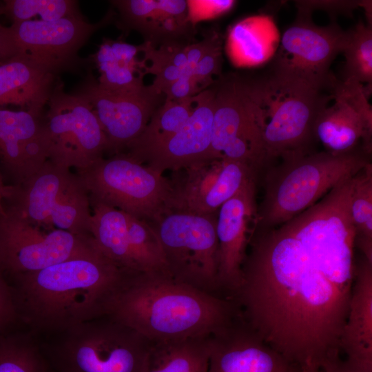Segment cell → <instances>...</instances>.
Listing matches in <instances>:
<instances>
[{
  "label": "cell",
  "mask_w": 372,
  "mask_h": 372,
  "mask_svg": "<svg viewBox=\"0 0 372 372\" xmlns=\"http://www.w3.org/2000/svg\"><path fill=\"white\" fill-rule=\"evenodd\" d=\"M231 297L248 327L291 364L340 354L355 270L309 253L282 225L255 229Z\"/></svg>",
  "instance_id": "1"
},
{
  "label": "cell",
  "mask_w": 372,
  "mask_h": 372,
  "mask_svg": "<svg viewBox=\"0 0 372 372\" xmlns=\"http://www.w3.org/2000/svg\"><path fill=\"white\" fill-rule=\"evenodd\" d=\"M238 313L231 298L196 289L168 271H156L125 273L104 316L157 342L208 337Z\"/></svg>",
  "instance_id": "2"
},
{
  "label": "cell",
  "mask_w": 372,
  "mask_h": 372,
  "mask_svg": "<svg viewBox=\"0 0 372 372\" xmlns=\"http://www.w3.org/2000/svg\"><path fill=\"white\" fill-rule=\"evenodd\" d=\"M125 273L98 251L6 279L19 319L39 329L66 331L104 316Z\"/></svg>",
  "instance_id": "3"
},
{
  "label": "cell",
  "mask_w": 372,
  "mask_h": 372,
  "mask_svg": "<svg viewBox=\"0 0 372 372\" xmlns=\"http://www.w3.org/2000/svg\"><path fill=\"white\" fill-rule=\"evenodd\" d=\"M237 76L245 105L262 132L269 163L311 153L316 119L332 94L291 86L271 74Z\"/></svg>",
  "instance_id": "4"
},
{
  "label": "cell",
  "mask_w": 372,
  "mask_h": 372,
  "mask_svg": "<svg viewBox=\"0 0 372 372\" xmlns=\"http://www.w3.org/2000/svg\"><path fill=\"white\" fill-rule=\"evenodd\" d=\"M362 148L348 153H309L282 160L264 178L256 229L281 226L305 211L369 161Z\"/></svg>",
  "instance_id": "5"
},
{
  "label": "cell",
  "mask_w": 372,
  "mask_h": 372,
  "mask_svg": "<svg viewBox=\"0 0 372 372\" xmlns=\"http://www.w3.org/2000/svg\"><path fill=\"white\" fill-rule=\"evenodd\" d=\"M6 212L48 229L91 235L89 194L76 173L47 160L19 185L10 186Z\"/></svg>",
  "instance_id": "6"
},
{
  "label": "cell",
  "mask_w": 372,
  "mask_h": 372,
  "mask_svg": "<svg viewBox=\"0 0 372 372\" xmlns=\"http://www.w3.org/2000/svg\"><path fill=\"white\" fill-rule=\"evenodd\" d=\"M115 13L110 10L95 23L83 17L56 21L39 19L12 23L0 32V63L21 57L58 76L61 72L79 73L91 63L79 55L80 49L100 28L110 23Z\"/></svg>",
  "instance_id": "7"
},
{
  "label": "cell",
  "mask_w": 372,
  "mask_h": 372,
  "mask_svg": "<svg viewBox=\"0 0 372 372\" xmlns=\"http://www.w3.org/2000/svg\"><path fill=\"white\" fill-rule=\"evenodd\" d=\"M76 173L90 198L147 223L170 210L169 179L125 152L103 157Z\"/></svg>",
  "instance_id": "8"
},
{
  "label": "cell",
  "mask_w": 372,
  "mask_h": 372,
  "mask_svg": "<svg viewBox=\"0 0 372 372\" xmlns=\"http://www.w3.org/2000/svg\"><path fill=\"white\" fill-rule=\"evenodd\" d=\"M217 213L167 211L148 223L160 241L169 273L201 291L220 296Z\"/></svg>",
  "instance_id": "9"
},
{
  "label": "cell",
  "mask_w": 372,
  "mask_h": 372,
  "mask_svg": "<svg viewBox=\"0 0 372 372\" xmlns=\"http://www.w3.org/2000/svg\"><path fill=\"white\" fill-rule=\"evenodd\" d=\"M65 332L57 352L60 372H141L152 343L107 316Z\"/></svg>",
  "instance_id": "10"
},
{
  "label": "cell",
  "mask_w": 372,
  "mask_h": 372,
  "mask_svg": "<svg viewBox=\"0 0 372 372\" xmlns=\"http://www.w3.org/2000/svg\"><path fill=\"white\" fill-rule=\"evenodd\" d=\"M347 36L335 22L318 26L311 17L297 16L280 39L270 74L279 81L313 92L330 87L335 78L329 72L342 53Z\"/></svg>",
  "instance_id": "11"
},
{
  "label": "cell",
  "mask_w": 372,
  "mask_h": 372,
  "mask_svg": "<svg viewBox=\"0 0 372 372\" xmlns=\"http://www.w3.org/2000/svg\"><path fill=\"white\" fill-rule=\"evenodd\" d=\"M44 112L48 160L76 170L87 168L103 157L107 140L89 103L65 91L59 77Z\"/></svg>",
  "instance_id": "12"
},
{
  "label": "cell",
  "mask_w": 372,
  "mask_h": 372,
  "mask_svg": "<svg viewBox=\"0 0 372 372\" xmlns=\"http://www.w3.org/2000/svg\"><path fill=\"white\" fill-rule=\"evenodd\" d=\"M98 251L91 235L48 229L9 212L0 216V270L6 278Z\"/></svg>",
  "instance_id": "13"
},
{
  "label": "cell",
  "mask_w": 372,
  "mask_h": 372,
  "mask_svg": "<svg viewBox=\"0 0 372 372\" xmlns=\"http://www.w3.org/2000/svg\"><path fill=\"white\" fill-rule=\"evenodd\" d=\"M214 111L211 154L246 164L257 173L269 164L262 134L243 101L237 74L213 84Z\"/></svg>",
  "instance_id": "14"
},
{
  "label": "cell",
  "mask_w": 372,
  "mask_h": 372,
  "mask_svg": "<svg viewBox=\"0 0 372 372\" xmlns=\"http://www.w3.org/2000/svg\"><path fill=\"white\" fill-rule=\"evenodd\" d=\"M73 93L90 105L107 140L110 156L123 152L145 129L161 104L162 94L152 85L133 92L103 88L90 71Z\"/></svg>",
  "instance_id": "15"
},
{
  "label": "cell",
  "mask_w": 372,
  "mask_h": 372,
  "mask_svg": "<svg viewBox=\"0 0 372 372\" xmlns=\"http://www.w3.org/2000/svg\"><path fill=\"white\" fill-rule=\"evenodd\" d=\"M334 103L319 114L315 125V136L327 152L343 154L357 149L371 153L372 108L369 92L362 84L350 80L334 79L331 87Z\"/></svg>",
  "instance_id": "16"
},
{
  "label": "cell",
  "mask_w": 372,
  "mask_h": 372,
  "mask_svg": "<svg viewBox=\"0 0 372 372\" xmlns=\"http://www.w3.org/2000/svg\"><path fill=\"white\" fill-rule=\"evenodd\" d=\"M256 179L249 180L217 214L218 284L230 298L240 285L247 249L257 226Z\"/></svg>",
  "instance_id": "17"
},
{
  "label": "cell",
  "mask_w": 372,
  "mask_h": 372,
  "mask_svg": "<svg viewBox=\"0 0 372 372\" xmlns=\"http://www.w3.org/2000/svg\"><path fill=\"white\" fill-rule=\"evenodd\" d=\"M194 99L192 114L178 132L132 158L161 173L166 170L176 171L196 163L214 159L211 154L213 86L196 95Z\"/></svg>",
  "instance_id": "18"
},
{
  "label": "cell",
  "mask_w": 372,
  "mask_h": 372,
  "mask_svg": "<svg viewBox=\"0 0 372 372\" xmlns=\"http://www.w3.org/2000/svg\"><path fill=\"white\" fill-rule=\"evenodd\" d=\"M43 115L0 107V171L6 185L22 184L48 160Z\"/></svg>",
  "instance_id": "19"
},
{
  "label": "cell",
  "mask_w": 372,
  "mask_h": 372,
  "mask_svg": "<svg viewBox=\"0 0 372 372\" xmlns=\"http://www.w3.org/2000/svg\"><path fill=\"white\" fill-rule=\"evenodd\" d=\"M207 372H290L293 368L265 344L238 315L208 337Z\"/></svg>",
  "instance_id": "20"
},
{
  "label": "cell",
  "mask_w": 372,
  "mask_h": 372,
  "mask_svg": "<svg viewBox=\"0 0 372 372\" xmlns=\"http://www.w3.org/2000/svg\"><path fill=\"white\" fill-rule=\"evenodd\" d=\"M112 4L118 12L117 26L123 32L138 31L146 43L176 44L192 25L187 3L182 0H117Z\"/></svg>",
  "instance_id": "21"
},
{
  "label": "cell",
  "mask_w": 372,
  "mask_h": 372,
  "mask_svg": "<svg viewBox=\"0 0 372 372\" xmlns=\"http://www.w3.org/2000/svg\"><path fill=\"white\" fill-rule=\"evenodd\" d=\"M347 359L372 370V263L355 262L349 309L340 341Z\"/></svg>",
  "instance_id": "22"
},
{
  "label": "cell",
  "mask_w": 372,
  "mask_h": 372,
  "mask_svg": "<svg viewBox=\"0 0 372 372\" xmlns=\"http://www.w3.org/2000/svg\"><path fill=\"white\" fill-rule=\"evenodd\" d=\"M59 76L21 57L0 63V107L12 105L39 115L50 99Z\"/></svg>",
  "instance_id": "23"
},
{
  "label": "cell",
  "mask_w": 372,
  "mask_h": 372,
  "mask_svg": "<svg viewBox=\"0 0 372 372\" xmlns=\"http://www.w3.org/2000/svg\"><path fill=\"white\" fill-rule=\"evenodd\" d=\"M140 52L141 45H134L120 39L104 38L96 52L88 57L99 73V85L115 92L142 89L145 85L143 79L146 68L138 59Z\"/></svg>",
  "instance_id": "24"
},
{
  "label": "cell",
  "mask_w": 372,
  "mask_h": 372,
  "mask_svg": "<svg viewBox=\"0 0 372 372\" xmlns=\"http://www.w3.org/2000/svg\"><path fill=\"white\" fill-rule=\"evenodd\" d=\"M279 36L272 19L258 15L243 19L228 31L226 51L237 67L256 66L273 56Z\"/></svg>",
  "instance_id": "25"
},
{
  "label": "cell",
  "mask_w": 372,
  "mask_h": 372,
  "mask_svg": "<svg viewBox=\"0 0 372 372\" xmlns=\"http://www.w3.org/2000/svg\"><path fill=\"white\" fill-rule=\"evenodd\" d=\"M90 203V234L96 247L123 271L138 272L130 247L126 213L92 198Z\"/></svg>",
  "instance_id": "26"
},
{
  "label": "cell",
  "mask_w": 372,
  "mask_h": 372,
  "mask_svg": "<svg viewBox=\"0 0 372 372\" xmlns=\"http://www.w3.org/2000/svg\"><path fill=\"white\" fill-rule=\"evenodd\" d=\"M208 337L152 342L141 372H207Z\"/></svg>",
  "instance_id": "27"
},
{
  "label": "cell",
  "mask_w": 372,
  "mask_h": 372,
  "mask_svg": "<svg viewBox=\"0 0 372 372\" xmlns=\"http://www.w3.org/2000/svg\"><path fill=\"white\" fill-rule=\"evenodd\" d=\"M195 106L194 96L184 101L165 99L152 115L141 134L126 148L135 157L178 132L189 120Z\"/></svg>",
  "instance_id": "28"
},
{
  "label": "cell",
  "mask_w": 372,
  "mask_h": 372,
  "mask_svg": "<svg viewBox=\"0 0 372 372\" xmlns=\"http://www.w3.org/2000/svg\"><path fill=\"white\" fill-rule=\"evenodd\" d=\"M350 209L355 247L372 263V164L369 162L353 176Z\"/></svg>",
  "instance_id": "29"
},
{
  "label": "cell",
  "mask_w": 372,
  "mask_h": 372,
  "mask_svg": "<svg viewBox=\"0 0 372 372\" xmlns=\"http://www.w3.org/2000/svg\"><path fill=\"white\" fill-rule=\"evenodd\" d=\"M342 53L345 57L344 80L358 82L371 92L372 25L362 21L347 30Z\"/></svg>",
  "instance_id": "30"
},
{
  "label": "cell",
  "mask_w": 372,
  "mask_h": 372,
  "mask_svg": "<svg viewBox=\"0 0 372 372\" xmlns=\"http://www.w3.org/2000/svg\"><path fill=\"white\" fill-rule=\"evenodd\" d=\"M127 214V229L138 272L168 271L158 238L145 220Z\"/></svg>",
  "instance_id": "31"
},
{
  "label": "cell",
  "mask_w": 372,
  "mask_h": 372,
  "mask_svg": "<svg viewBox=\"0 0 372 372\" xmlns=\"http://www.w3.org/2000/svg\"><path fill=\"white\" fill-rule=\"evenodd\" d=\"M2 13L12 23L32 20L50 21L69 17H83L78 1L74 0H6Z\"/></svg>",
  "instance_id": "32"
},
{
  "label": "cell",
  "mask_w": 372,
  "mask_h": 372,
  "mask_svg": "<svg viewBox=\"0 0 372 372\" xmlns=\"http://www.w3.org/2000/svg\"><path fill=\"white\" fill-rule=\"evenodd\" d=\"M0 372H47L35 344L23 335H0Z\"/></svg>",
  "instance_id": "33"
},
{
  "label": "cell",
  "mask_w": 372,
  "mask_h": 372,
  "mask_svg": "<svg viewBox=\"0 0 372 372\" xmlns=\"http://www.w3.org/2000/svg\"><path fill=\"white\" fill-rule=\"evenodd\" d=\"M298 15L311 17L313 10L325 11L331 18L338 15L352 17L355 10L362 6V1H296Z\"/></svg>",
  "instance_id": "34"
},
{
  "label": "cell",
  "mask_w": 372,
  "mask_h": 372,
  "mask_svg": "<svg viewBox=\"0 0 372 372\" xmlns=\"http://www.w3.org/2000/svg\"><path fill=\"white\" fill-rule=\"evenodd\" d=\"M222 40H218L205 54L193 70V76L205 90L213 85V76L219 74L222 65Z\"/></svg>",
  "instance_id": "35"
},
{
  "label": "cell",
  "mask_w": 372,
  "mask_h": 372,
  "mask_svg": "<svg viewBox=\"0 0 372 372\" xmlns=\"http://www.w3.org/2000/svg\"><path fill=\"white\" fill-rule=\"evenodd\" d=\"M187 16L192 24L217 17L229 12L234 1H187Z\"/></svg>",
  "instance_id": "36"
},
{
  "label": "cell",
  "mask_w": 372,
  "mask_h": 372,
  "mask_svg": "<svg viewBox=\"0 0 372 372\" xmlns=\"http://www.w3.org/2000/svg\"><path fill=\"white\" fill-rule=\"evenodd\" d=\"M18 320L11 287L0 270V335L9 333Z\"/></svg>",
  "instance_id": "37"
},
{
  "label": "cell",
  "mask_w": 372,
  "mask_h": 372,
  "mask_svg": "<svg viewBox=\"0 0 372 372\" xmlns=\"http://www.w3.org/2000/svg\"><path fill=\"white\" fill-rule=\"evenodd\" d=\"M204 90L194 76L183 74L168 85L162 94L165 95L166 100L178 101L191 99Z\"/></svg>",
  "instance_id": "38"
},
{
  "label": "cell",
  "mask_w": 372,
  "mask_h": 372,
  "mask_svg": "<svg viewBox=\"0 0 372 372\" xmlns=\"http://www.w3.org/2000/svg\"><path fill=\"white\" fill-rule=\"evenodd\" d=\"M320 366L324 372H372L348 359L342 360L340 354L327 357L323 360Z\"/></svg>",
  "instance_id": "39"
},
{
  "label": "cell",
  "mask_w": 372,
  "mask_h": 372,
  "mask_svg": "<svg viewBox=\"0 0 372 372\" xmlns=\"http://www.w3.org/2000/svg\"><path fill=\"white\" fill-rule=\"evenodd\" d=\"M9 189L10 186L6 185L0 171V216H4L6 215L3 202L9 192Z\"/></svg>",
  "instance_id": "40"
},
{
  "label": "cell",
  "mask_w": 372,
  "mask_h": 372,
  "mask_svg": "<svg viewBox=\"0 0 372 372\" xmlns=\"http://www.w3.org/2000/svg\"><path fill=\"white\" fill-rule=\"evenodd\" d=\"M290 372H324L320 366L314 364H308L293 369Z\"/></svg>",
  "instance_id": "41"
},
{
  "label": "cell",
  "mask_w": 372,
  "mask_h": 372,
  "mask_svg": "<svg viewBox=\"0 0 372 372\" xmlns=\"http://www.w3.org/2000/svg\"><path fill=\"white\" fill-rule=\"evenodd\" d=\"M3 14L2 13V8H1V3H0V16ZM2 25L0 23V32H1V28H2Z\"/></svg>",
  "instance_id": "42"
}]
</instances>
